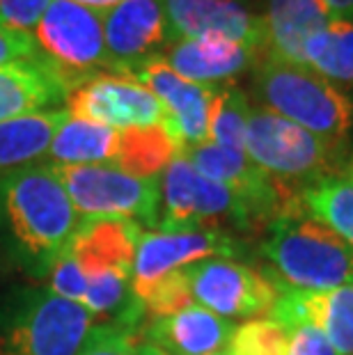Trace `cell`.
Here are the masks:
<instances>
[{"label": "cell", "mask_w": 353, "mask_h": 355, "mask_svg": "<svg viewBox=\"0 0 353 355\" xmlns=\"http://www.w3.org/2000/svg\"><path fill=\"white\" fill-rule=\"evenodd\" d=\"M330 19H353V0H321Z\"/></svg>", "instance_id": "cell-34"}, {"label": "cell", "mask_w": 353, "mask_h": 355, "mask_svg": "<svg viewBox=\"0 0 353 355\" xmlns=\"http://www.w3.org/2000/svg\"><path fill=\"white\" fill-rule=\"evenodd\" d=\"M252 89L261 108L317 135L344 154L353 128V99L310 67L264 53L252 67Z\"/></svg>", "instance_id": "cell-2"}, {"label": "cell", "mask_w": 353, "mask_h": 355, "mask_svg": "<svg viewBox=\"0 0 353 355\" xmlns=\"http://www.w3.org/2000/svg\"><path fill=\"white\" fill-rule=\"evenodd\" d=\"M303 64L337 87L353 89V19H330L307 37Z\"/></svg>", "instance_id": "cell-24"}, {"label": "cell", "mask_w": 353, "mask_h": 355, "mask_svg": "<svg viewBox=\"0 0 353 355\" xmlns=\"http://www.w3.org/2000/svg\"><path fill=\"white\" fill-rule=\"evenodd\" d=\"M51 284L49 291L53 296L69 300V303H83L85 300V291H87V277L83 273L80 263L74 259L69 250H64L58 257L51 266Z\"/></svg>", "instance_id": "cell-29"}, {"label": "cell", "mask_w": 353, "mask_h": 355, "mask_svg": "<svg viewBox=\"0 0 353 355\" xmlns=\"http://www.w3.org/2000/svg\"><path fill=\"white\" fill-rule=\"evenodd\" d=\"M67 94L69 89L46 58L0 69V119L51 110Z\"/></svg>", "instance_id": "cell-19"}, {"label": "cell", "mask_w": 353, "mask_h": 355, "mask_svg": "<svg viewBox=\"0 0 353 355\" xmlns=\"http://www.w3.org/2000/svg\"><path fill=\"white\" fill-rule=\"evenodd\" d=\"M112 73H131L170 44L165 0H122L101 14Z\"/></svg>", "instance_id": "cell-13"}, {"label": "cell", "mask_w": 353, "mask_h": 355, "mask_svg": "<svg viewBox=\"0 0 353 355\" xmlns=\"http://www.w3.org/2000/svg\"><path fill=\"white\" fill-rule=\"evenodd\" d=\"M37 60H44V55L37 46L33 33L14 30L0 24V69L10 64L37 62Z\"/></svg>", "instance_id": "cell-31"}, {"label": "cell", "mask_w": 353, "mask_h": 355, "mask_svg": "<svg viewBox=\"0 0 353 355\" xmlns=\"http://www.w3.org/2000/svg\"><path fill=\"white\" fill-rule=\"evenodd\" d=\"M74 3H80V5L89 7V10L103 14V12H108L110 7H115L117 3H122V0H74Z\"/></svg>", "instance_id": "cell-35"}, {"label": "cell", "mask_w": 353, "mask_h": 355, "mask_svg": "<svg viewBox=\"0 0 353 355\" xmlns=\"http://www.w3.org/2000/svg\"><path fill=\"white\" fill-rule=\"evenodd\" d=\"M67 117L64 108H51L0 119V172L24 168L44 156Z\"/></svg>", "instance_id": "cell-21"}, {"label": "cell", "mask_w": 353, "mask_h": 355, "mask_svg": "<svg viewBox=\"0 0 353 355\" xmlns=\"http://www.w3.org/2000/svg\"><path fill=\"white\" fill-rule=\"evenodd\" d=\"M227 355H287L289 332L273 319H250L232 332Z\"/></svg>", "instance_id": "cell-27"}, {"label": "cell", "mask_w": 353, "mask_h": 355, "mask_svg": "<svg viewBox=\"0 0 353 355\" xmlns=\"http://www.w3.org/2000/svg\"><path fill=\"white\" fill-rule=\"evenodd\" d=\"M170 42L221 35L243 44L261 58L266 53L264 12L246 0H165Z\"/></svg>", "instance_id": "cell-14"}, {"label": "cell", "mask_w": 353, "mask_h": 355, "mask_svg": "<svg viewBox=\"0 0 353 355\" xmlns=\"http://www.w3.org/2000/svg\"><path fill=\"white\" fill-rule=\"evenodd\" d=\"M234 326L200 305H191L170 316L149 319L142 328L147 344L165 355H214L227 346Z\"/></svg>", "instance_id": "cell-18"}, {"label": "cell", "mask_w": 353, "mask_h": 355, "mask_svg": "<svg viewBox=\"0 0 353 355\" xmlns=\"http://www.w3.org/2000/svg\"><path fill=\"white\" fill-rule=\"evenodd\" d=\"M94 316L51 291L30 293L0 326V355H78Z\"/></svg>", "instance_id": "cell-8"}, {"label": "cell", "mask_w": 353, "mask_h": 355, "mask_svg": "<svg viewBox=\"0 0 353 355\" xmlns=\"http://www.w3.org/2000/svg\"><path fill=\"white\" fill-rule=\"evenodd\" d=\"M119 131L89 119L67 117L49 145L53 165L115 163Z\"/></svg>", "instance_id": "cell-22"}, {"label": "cell", "mask_w": 353, "mask_h": 355, "mask_svg": "<svg viewBox=\"0 0 353 355\" xmlns=\"http://www.w3.org/2000/svg\"><path fill=\"white\" fill-rule=\"evenodd\" d=\"M161 58L179 76L193 83H202V85L232 83V78L248 71L259 60L255 51L221 35L170 42L163 49Z\"/></svg>", "instance_id": "cell-16"}, {"label": "cell", "mask_w": 353, "mask_h": 355, "mask_svg": "<svg viewBox=\"0 0 353 355\" xmlns=\"http://www.w3.org/2000/svg\"><path fill=\"white\" fill-rule=\"evenodd\" d=\"M33 35L42 55L53 64L69 92L96 73L112 71L101 14L85 5L51 0Z\"/></svg>", "instance_id": "cell-6"}, {"label": "cell", "mask_w": 353, "mask_h": 355, "mask_svg": "<svg viewBox=\"0 0 353 355\" xmlns=\"http://www.w3.org/2000/svg\"><path fill=\"white\" fill-rule=\"evenodd\" d=\"M78 355H136V337L129 330L103 323L87 332Z\"/></svg>", "instance_id": "cell-30"}, {"label": "cell", "mask_w": 353, "mask_h": 355, "mask_svg": "<svg viewBox=\"0 0 353 355\" xmlns=\"http://www.w3.org/2000/svg\"><path fill=\"white\" fill-rule=\"evenodd\" d=\"M241 252V243L223 230H186V232H145L138 241L133 261V293L142 296L154 282L172 270L191 263L214 259H232Z\"/></svg>", "instance_id": "cell-11"}, {"label": "cell", "mask_w": 353, "mask_h": 355, "mask_svg": "<svg viewBox=\"0 0 353 355\" xmlns=\"http://www.w3.org/2000/svg\"><path fill=\"white\" fill-rule=\"evenodd\" d=\"M182 154L165 124L131 126L119 131L115 165L133 177H159Z\"/></svg>", "instance_id": "cell-23"}, {"label": "cell", "mask_w": 353, "mask_h": 355, "mask_svg": "<svg viewBox=\"0 0 353 355\" xmlns=\"http://www.w3.org/2000/svg\"><path fill=\"white\" fill-rule=\"evenodd\" d=\"M64 101L71 117L89 119L115 131L165 122V108L152 89L124 73H96L74 87Z\"/></svg>", "instance_id": "cell-10"}, {"label": "cell", "mask_w": 353, "mask_h": 355, "mask_svg": "<svg viewBox=\"0 0 353 355\" xmlns=\"http://www.w3.org/2000/svg\"><path fill=\"white\" fill-rule=\"evenodd\" d=\"M266 53L303 64V44L330 17L321 0H266Z\"/></svg>", "instance_id": "cell-20"}, {"label": "cell", "mask_w": 353, "mask_h": 355, "mask_svg": "<svg viewBox=\"0 0 353 355\" xmlns=\"http://www.w3.org/2000/svg\"><path fill=\"white\" fill-rule=\"evenodd\" d=\"M340 172H344V175L353 177V147H351V152H349V156H347V165H344V170H340Z\"/></svg>", "instance_id": "cell-37"}, {"label": "cell", "mask_w": 353, "mask_h": 355, "mask_svg": "<svg viewBox=\"0 0 353 355\" xmlns=\"http://www.w3.org/2000/svg\"><path fill=\"white\" fill-rule=\"evenodd\" d=\"M126 76L140 80L163 103V124L168 126L179 147L184 149L209 140V112H212V101L218 92V85L186 80L175 69H170V64L161 55L145 60Z\"/></svg>", "instance_id": "cell-12"}, {"label": "cell", "mask_w": 353, "mask_h": 355, "mask_svg": "<svg viewBox=\"0 0 353 355\" xmlns=\"http://www.w3.org/2000/svg\"><path fill=\"white\" fill-rule=\"evenodd\" d=\"M51 0H0V24L14 30H35Z\"/></svg>", "instance_id": "cell-32"}, {"label": "cell", "mask_w": 353, "mask_h": 355, "mask_svg": "<svg viewBox=\"0 0 353 355\" xmlns=\"http://www.w3.org/2000/svg\"><path fill=\"white\" fill-rule=\"evenodd\" d=\"M261 254L280 286L321 291L353 284V250L303 211L268 225Z\"/></svg>", "instance_id": "cell-3"}, {"label": "cell", "mask_w": 353, "mask_h": 355, "mask_svg": "<svg viewBox=\"0 0 353 355\" xmlns=\"http://www.w3.org/2000/svg\"><path fill=\"white\" fill-rule=\"evenodd\" d=\"M140 236V225L129 218H89L80 220L67 250L85 275L103 270L131 273Z\"/></svg>", "instance_id": "cell-17"}, {"label": "cell", "mask_w": 353, "mask_h": 355, "mask_svg": "<svg viewBox=\"0 0 353 355\" xmlns=\"http://www.w3.org/2000/svg\"><path fill=\"white\" fill-rule=\"evenodd\" d=\"M78 225V211L51 165L0 172V232L30 275L49 273Z\"/></svg>", "instance_id": "cell-1"}, {"label": "cell", "mask_w": 353, "mask_h": 355, "mask_svg": "<svg viewBox=\"0 0 353 355\" xmlns=\"http://www.w3.org/2000/svg\"><path fill=\"white\" fill-rule=\"evenodd\" d=\"M51 170L78 214L87 218H138L159 227V177H133L112 165H53Z\"/></svg>", "instance_id": "cell-7"}, {"label": "cell", "mask_w": 353, "mask_h": 355, "mask_svg": "<svg viewBox=\"0 0 353 355\" xmlns=\"http://www.w3.org/2000/svg\"><path fill=\"white\" fill-rule=\"evenodd\" d=\"M161 195V232L223 230L225 225H232L236 230L264 227L255 209L241 195H236L214 179L200 175L182 154L165 168Z\"/></svg>", "instance_id": "cell-5"}, {"label": "cell", "mask_w": 353, "mask_h": 355, "mask_svg": "<svg viewBox=\"0 0 353 355\" xmlns=\"http://www.w3.org/2000/svg\"><path fill=\"white\" fill-rule=\"evenodd\" d=\"M136 355H165V353H161L156 346L147 342H136Z\"/></svg>", "instance_id": "cell-36"}, {"label": "cell", "mask_w": 353, "mask_h": 355, "mask_svg": "<svg viewBox=\"0 0 353 355\" xmlns=\"http://www.w3.org/2000/svg\"><path fill=\"white\" fill-rule=\"evenodd\" d=\"M145 309L147 319H159V316H170L175 312L193 305V293L189 284V273L186 268L172 270V273L163 275L159 282H154L149 289L138 296Z\"/></svg>", "instance_id": "cell-28"}, {"label": "cell", "mask_w": 353, "mask_h": 355, "mask_svg": "<svg viewBox=\"0 0 353 355\" xmlns=\"http://www.w3.org/2000/svg\"><path fill=\"white\" fill-rule=\"evenodd\" d=\"M250 99L234 83L218 85L209 112V142L246 152V128L250 119Z\"/></svg>", "instance_id": "cell-26"}, {"label": "cell", "mask_w": 353, "mask_h": 355, "mask_svg": "<svg viewBox=\"0 0 353 355\" xmlns=\"http://www.w3.org/2000/svg\"><path fill=\"white\" fill-rule=\"evenodd\" d=\"M287 355H337L326 335L314 326H296L289 330V353Z\"/></svg>", "instance_id": "cell-33"}, {"label": "cell", "mask_w": 353, "mask_h": 355, "mask_svg": "<svg viewBox=\"0 0 353 355\" xmlns=\"http://www.w3.org/2000/svg\"><path fill=\"white\" fill-rule=\"evenodd\" d=\"M193 300L223 319H259L271 314L280 284L266 273L234 259H205L186 266Z\"/></svg>", "instance_id": "cell-9"}, {"label": "cell", "mask_w": 353, "mask_h": 355, "mask_svg": "<svg viewBox=\"0 0 353 355\" xmlns=\"http://www.w3.org/2000/svg\"><path fill=\"white\" fill-rule=\"evenodd\" d=\"M246 154L266 175L298 193L317 179L340 172V154H335L324 140L261 105L250 110Z\"/></svg>", "instance_id": "cell-4"}, {"label": "cell", "mask_w": 353, "mask_h": 355, "mask_svg": "<svg viewBox=\"0 0 353 355\" xmlns=\"http://www.w3.org/2000/svg\"><path fill=\"white\" fill-rule=\"evenodd\" d=\"M268 319L287 332L296 326H314L324 332L337 355H353V284L321 291L280 286Z\"/></svg>", "instance_id": "cell-15"}, {"label": "cell", "mask_w": 353, "mask_h": 355, "mask_svg": "<svg viewBox=\"0 0 353 355\" xmlns=\"http://www.w3.org/2000/svg\"><path fill=\"white\" fill-rule=\"evenodd\" d=\"M300 209L353 250V177L333 172L300 191Z\"/></svg>", "instance_id": "cell-25"}, {"label": "cell", "mask_w": 353, "mask_h": 355, "mask_svg": "<svg viewBox=\"0 0 353 355\" xmlns=\"http://www.w3.org/2000/svg\"><path fill=\"white\" fill-rule=\"evenodd\" d=\"M214 355H227V353H223V351H218V353H214Z\"/></svg>", "instance_id": "cell-38"}]
</instances>
